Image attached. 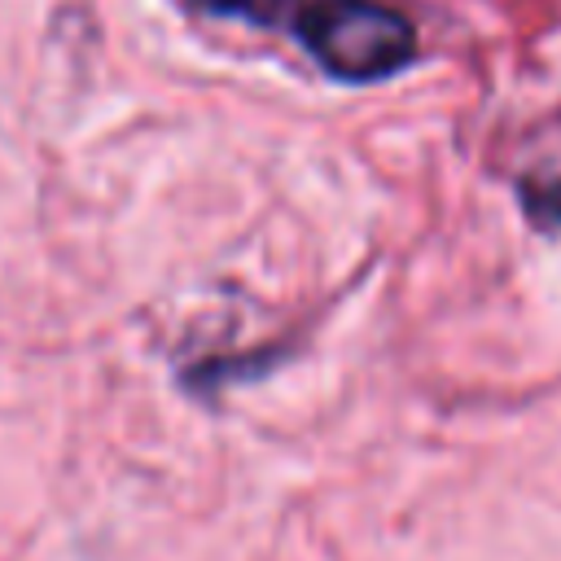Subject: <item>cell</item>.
<instances>
[{"instance_id":"1","label":"cell","mask_w":561,"mask_h":561,"mask_svg":"<svg viewBox=\"0 0 561 561\" xmlns=\"http://www.w3.org/2000/svg\"><path fill=\"white\" fill-rule=\"evenodd\" d=\"M294 31L320 70L342 83L390 79L416 57L412 22L381 0H307Z\"/></svg>"},{"instance_id":"2","label":"cell","mask_w":561,"mask_h":561,"mask_svg":"<svg viewBox=\"0 0 561 561\" xmlns=\"http://www.w3.org/2000/svg\"><path fill=\"white\" fill-rule=\"evenodd\" d=\"M193 9L210 18H237L250 26H276L298 13V0H193Z\"/></svg>"},{"instance_id":"3","label":"cell","mask_w":561,"mask_h":561,"mask_svg":"<svg viewBox=\"0 0 561 561\" xmlns=\"http://www.w3.org/2000/svg\"><path fill=\"white\" fill-rule=\"evenodd\" d=\"M522 202H526V215L543 228H561V180H548V184H526L522 188Z\"/></svg>"}]
</instances>
